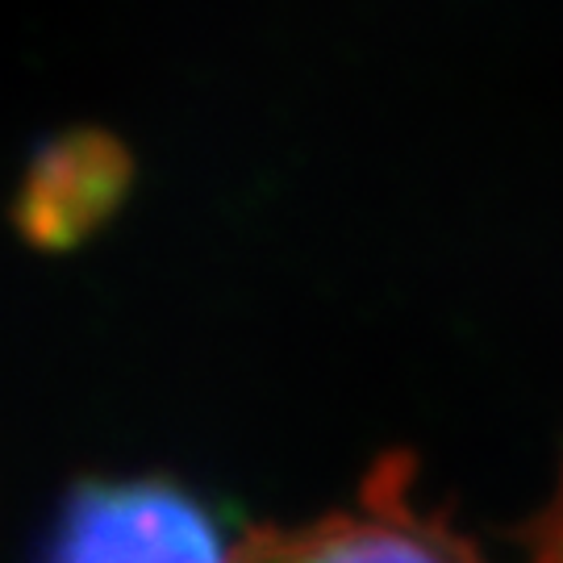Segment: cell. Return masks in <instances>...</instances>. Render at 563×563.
Returning <instances> with one entry per match:
<instances>
[{"label": "cell", "mask_w": 563, "mask_h": 563, "mask_svg": "<svg viewBox=\"0 0 563 563\" xmlns=\"http://www.w3.org/2000/svg\"><path fill=\"white\" fill-rule=\"evenodd\" d=\"M134 184L130 146L97 125L42 142L18 184L13 222L38 251H71L118 213Z\"/></svg>", "instance_id": "obj_3"}, {"label": "cell", "mask_w": 563, "mask_h": 563, "mask_svg": "<svg viewBox=\"0 0 563 563\" xmlns=\"http://www.w3.org/2000/svg\"><path fill=\"white\" fill-rule=\"evenodd\" d=\"M234 563H563V463L555 488L522 522L518 551L463 530L455 509L430 501L409 451H384L351 505L309 522L260 526L234 543Z\"/></svg>", "instance_id": "obj_1"}, {"label": "cell", "mask_w": 563, "mask_h": 563, "mask_svg": "<svg viewBox=\"0 0 563 563\" xmlns=\"http://www.w3.org/2000/svg\"><path fill=\"white\" fill-rule=\"evenodd\" d=\"M38 563H234V543L192 488L118 476L67 493Z\"/></svg>", "instance_id": "obj_2"}]
</instances>
